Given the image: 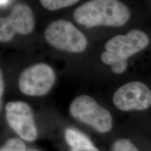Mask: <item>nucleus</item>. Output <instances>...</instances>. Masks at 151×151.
<instances>
[{
	"label": "nucleus",
	"mask_w": 151,
	"mask_h": 151,
	"mask_svg": "<svg viewBox=\"0 0 151 151\" xmlns=\"http://www.w3.org/2000/svg\"><path fill=\"white\" fill-rule=\"evenodd\" d=\"M113 101L121 111H143L151 105V92L143 83L133 81L119 88L113 94Z\"/></svg>",
	"instance_id": "obj_7"
},
{
	"label": "nucleus",
	"mask_w": 151,
	"mask_h": 151,
	"mask_svg": "<svg viewBox=\"0 0 151 151\" xmlns=\"http://www.w3.org/2000/svg\"><path fill=\"white\" fill-rule=\"evenodd\" d=\"M0 83H1V88H0V95L2 96L3 92H4V81H3V76H2V73L1 71V76H0Z\"/></svg>",
	"instance_id": "obj_13"
},
{
	"label": "nucleus",
	"mask_w": 151,
	"mask_h": 151,
	"mask_svg": "<svg viewBox=\"0 0 151 151\" xmlns=\"http://www.w3.org/2000/svg\"><path fill=\"white\" fill-rule=\"evenodd\" d=\"M35 26V17L31 8L25 4H16L8 16L0 18V41L9 42L16 34L29 35Z\"/></svg>",
	"instance_id": "obj_6"
},
{
	"label": "nucleus",
	"mask_w": 151,
	"mask_h": 151,
	"mask_svg": "<svg viewBox=\"0 0 151 151\" xmlns=\"http://www.w3.org/2000/svg\"><path fill=\"white\" fill-rule=\"evenodd\" d=\"M78 1L79 0H40V2L41 5L48 10L56 11L70 6Z\"/></svg>",
	"instance_id": "obj_9"
},
{
	"label": "nucleus",
	"mask_w": 151,
	"mask_h": 151,
	"mask_svg": "<svg viewBox=\"0 0 151 151\" xmlns=\"http://www.w3.org/2000/svg\"><path fill=\"white\" fill-rule=\"evenodd\" d=\"M111 151H139L136 146L127 139H120L115 141Z\"/></svg>",
	"instance_id": "obj_11"
},
{
	"label": "nucleus",
	"mask_w": 151,
	"mask_h": 151,
	"mask_svg": "<svg viewBox=\"0 0 151 151\" xmlns=\"http://www.w3.org/2000/svg\"><path fill=\"white\" fill-rule=\"evenodd\" d=\"M70 151H100L99 149L94 146L93 143L80 145L75 148H71Z\"/></svg>",
	"instance_id": "obj_12"
},
{
	"label": "nucleus",
	"mask_w": 151,
	"mask_h": 151,
	"mask_svg": "<svg viewBox=\"0 0 151 151\" xmlns=\"http://www.w3.org/2000/svg\"><path fill=\"white\" fill-rule=\"evenodd\" d=\"M55 81L53 69L46 64L39 63L30 66L20 73L18 87L26 95L40 97L50 91Z\"/></svg>",
	"instance_id": "obj_5"
},
{
	"label": "nucleus",
	"mask_w": 151,
	"mask_h": 151,
	"mask_svg": "<svg viewBox=\"0 0 151 151\" xmlns=\"http://www.w3.org/2000/svg\"><path fill=\"white\" fill-rule=\"evenodd\" d=\"M6 118L9 125L24 140L35 141L37 129L31 107L24 101H10L6 106Z\"/></svg>",
	"instance_id": "obj_8"
},
{
	"label": "nucleus",
	"mask_w": 151,
	"mask_h": 151,
	"mask_svg": "<svg viewBox=\"0 0 151 151\" xmlns=\"http://www.w3.org/2000/svg\"><path fill=\"white\" fill-rule=\"evenodd\" d=\"M35 151H37V150H35Z\"/></svg>",
	"instance_id": "obj_14"
},
{
	"label": "nucleus",
	"mask_w": 151,
	"mask_h": 151,
	"mask_svg": "<svg viewBox=\"0 0 151 151\" xmlns=\"http://www.w3.org/2000/svg\"><path fill=\"white\" fill-rule=\"evenodd\" d=\"M0 151H26V146L21 139L13 138L4 144Z\"/></svg>",
	"instance_id": "obj_10"
},
{
	"label": "nucleus",
	"mask_w": 151,
	"mask_h": 151,
	"mask_svg": "<svg viewBox=\"0 0 151 151\" xmlns=\"http://www.w3.org/2000/svg\"><path fill=\"white\" fill-rule=\"evenodd\" d=\"M44 37L55 48L72 53L83 52L88 46V40L83 33L66 20L50 22L45 29Z\"/></svg>",
	"instance_id": "obj_3"
},
{
	"label": "nucleus",
	"mask_w": 151,
	"mask_h": 151,
	"mask_svg": "<svg viewBox=\"0 0 151 151\" xmlns=\"http://www.w3.org/2000/svg\"><path fill=\"white\" fill-rule=\"evenodd\" d=\"M129 18V9L119 0H90L79 6L73 12L76 21L88 28L120 27Z\"/></svg>",
	"instance_id": "obj_1"
},
{
	"label": "nucleus",
	"mask_w": 151,
	"mask_h": 151,
	"mask_svg": "<svg viewBox=\"0 0 151 151\" xmlns=\"http://www.w3.org/2000/svg\"><path fill=\"white\" fill-rule=\"evenodd\" d=\"M150 39L143 32L133 29L126 35H117L106 43L101 54L104 63L109 65L113 73L120 74L127 68V59L148 46Z\"/></svg>",
	"instance_id": "obj_2"
},
{
	"label": "nucleus",
	"mask_w": 151,
	"mask_h": 151,
	"mask_svg": "<svg viewBox=\"0 0 151 151\" xmlns=\"http://www.w3.org/2000/svg\"><path fill=\"white\" fill-rule=\"evenodd\" d=\"M69 112L77 120L88 124L101 133L112 129L113 118L111 113L89 96L76 97L71 103Z\"/></svg>",
	"instance_id": "obj_4"
}]
</instances>
